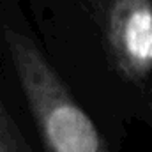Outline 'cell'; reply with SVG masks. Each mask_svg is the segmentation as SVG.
<instances>
[{"label": "cell", "mask_w": 152, "mask_h": 152, "mask_svg": "<svg viewBox=\"0 0 152 152\" xmlns=\"http://www.w3.org/2000/svg\"><path fill=\"white\" fill-rule=\"evenodd\" d=\"M4 41L44 152H110L101 131L34 39L14 28Z\"/></svg>", "instance_id": "1"}, {"label": "cell", "mask_w": 152, "mask_h": 152, "mask_svg": "<svg viewBox=\"0 0 152 152\" xmlns=\"http://www.w3.org/2000/svg\"><path fill=\"white\" fill-rule=\"evenodd\" d=\"M117 73L140 83L152 73V0H94Z\"/></svg>", "instance_id": "2"}, {"label": "cell", "mask_w": 152, "mask_h": 152, "mask_svg": "<svg viewBox=\"0 0 152 152\" xmlns=\"http://www.w3.org/2000/svg\"><path fill=\"white\" fill-rule=\"evenodd\" d=\"M0 152H32L14 118L0 99Z\"/></svg>", "instance_id": "3"}]
</instances>
